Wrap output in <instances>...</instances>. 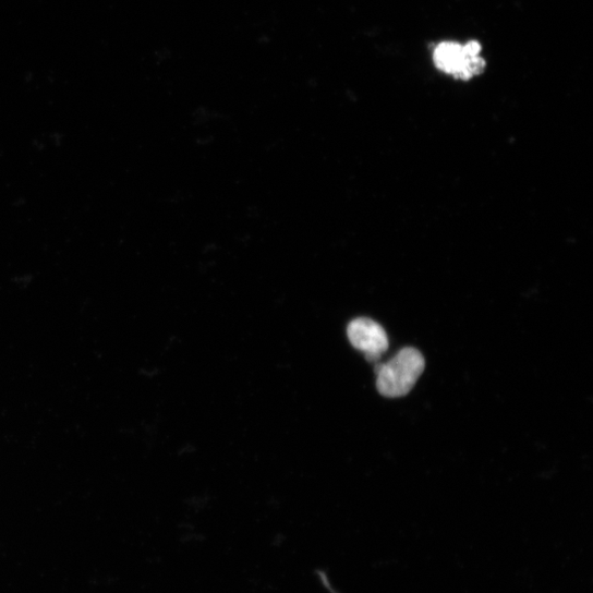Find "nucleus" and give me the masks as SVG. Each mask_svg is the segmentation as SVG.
I'll return each instance as SVG.
<instances>
[{
  "instance_id": "nucleus-1",
  "label": "nucleus",
  "mask_w": 593,
  "mask_h": 593,
  "mask_svg": "<svg viewBox=\"0 0 593 593\" xmlns=\"http://www.w3.org/2000/svg\"><path fill=\"white\" fill-rule=\"evenodd\" d=\"M425 370V360L414 348H404L387 363H376V387L387 398L407 396Z\"/></svg>"
},
{
  "instance_id": "nucleus-2",
  "label": "nucleus",
  "mask_w": 593,
  "mask_h": 593,
  "mask_svg": "<svg viewBox=\"0 0 593 593\" xmlns=\"http://www.w3.org/2000/svg\"><path fill=\"white\" fill-rule=\"evenodd\" d=\"M482 46L470 41L462 46L457 43L439 44L433 55L435 66L458 80L470 81L483 73L486 66L481 57Z\"/></svg>"
},
{
  "instance_id": "nucleus-3",
  "label": "nucleus",
  "mask_w": 593,
  "mask_h": 593,
  "mask_svg": "<svg viewBox=\"0 0 593 593\" xmlns=\"http://www.w3.org/2000/svg\"><path fill=\"white\" fill-rule=\"evenodd\" d=\"M351 344L365 354L370 363H378L389 349V340L380 325L368 318H358L348 327Z\"/></svg>"
}]
</instances>
